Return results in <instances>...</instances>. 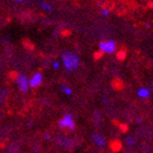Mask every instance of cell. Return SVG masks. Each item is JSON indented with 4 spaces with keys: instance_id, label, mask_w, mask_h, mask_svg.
Masks as SVG:
<instances>
[{
    "instance_id": "cell-1",
    "label": "cell",
    "mask_w": 153,
    "mask_h": 153,
    "mask_svg": "<svg viewBox=\"0 0 153 153\" xmlns=\"http://www.w3.org/2000/svg\"><path fill=\"white\" fill-rule=\"evenodd\" d=\"M61 61L64 65L65 69L67 71H74L80 67V58L79 56L70 51H65L61 54Z\"/></svg>"
},
{
    "instance_id": "cell-2",
    "label": "cell",
    "mask_w": 153,
    "mask_h": 153,
    "mask_svg": "<svg viewBox=\"0 0 153 153\" xmlns=\"http://www.w3.org/2000/svg\"><path fill=\"white\" fill-rule=\"evenodd\" d=\"M99 51L103 55H112L117 51V43L114 39H104L99 43Z\"/></svg>"
},
{
    "instance_id": "cell-3",
    "label": "cell",
    "mask_w": 153,
    "mask_h": 153,
    "mask_svg": "<svg viewBox=\"0 0 153 153\" xmlns=\"http://www.w3.org/2000/svg\"><path fill=\"white\" fill-rule=\"evenodd\" d=\"M16 85H18V89L21 91L22 93H27L30 89V84H29V78L25 76L24 74H20L16 76Z\"/></svg>"
},
{
    "instance_id": "cell-4",
    "label": "cell",
    "mask_w": 153,
    "mask_h": 153,
    "mask_svg": "<svg viewBox=\"0 0 153 153\" xmlns=\"http://www.w3.org/2000/svg\"><path fill=\"white\" fill-rule=\"evenodd\" d=\"M59 127L60 128H68L70 130H74L76 125H74V120L72 115L70 114H66L64 117L59 120Z\"/></svg>"
},
{
    "instance_id": "cell-5",
    "label": "cell",
    "mask_w": 153,
    "mask_h": 153,
    "mask_svg": "<svg viewBox=\"0 0 153 153\" xmlns=\"http://www.w3.org/2000/svg\"><path fill=\"white\" fill-rule=\"evenodd\" d=\"M43 74L41 72H35V74H33L32 76L29 79V84H30V88H37L39 86L43 83Z\"/></svg>"
},
{
    "instance_id": "cell-6",
    "label": "cell",
    "mask_w": 153,
    "mask_h": 153,
    "mask_svg": "<svg viewBox=\"0 0 153 153\" xmlns=\"http://www.w3.org/2000/svg\"><path fill=\"white\" fill-rule=\"evenodd\" d=\"M150 94L151 91L148 88H144V86H141L137 90V95L140 99H148V97H150Z\"/></svg>"
},
{
    "instance_id": "cell-7",
    "label": "cell",
    "mask_w": 153,
    "mask_h": 153,
    "mask_svg": "<svg viewBox=\"0 0 153 153\" xmlns=\"http://www.w3.org/2000/svg\"><path fill=\"white\" fill-rule=\"evenodd\" d=\"M92 140L94 141V143L97 146V147H104L105 146V139L101 136V134H92Z\"/></svg>"
},
{
    "instance_id": "cell-8",
    "label": "cell",
    "mask_w": 153,
    "mask_h": 153,
    "mask_svg": "<svg viewBox=\"0 0 153 153\" xmlns=\"http://www.w3.org/2000/svg\"><path fill=\"white\" fill-rule=\"evenodd\" d=\"M38 6H39V8H41L44 12L46 13H51L53 12V7H51V4L49 2H46V1H39L38 2Z\"/></svg>"
},
{
    "instance_id": "cell-9",
    "label": "cell",
    "mask_w": 153,
    "mask_h": 153,
    "mask_svg": "<svg viewBox=\"0 0 153 153\" xmlns=\"http://www.w3.org/2000/svg\"><path fill=\"white\" fill-rule=\"evenodd\" d=\"M61 91H62V93L64 94H66V95H71L72 94V89H71L70 86L68 85H61Z\"/></svg>"
},
{
    "instance_id": "cell-10",
    "label": "cell",
    "mask_w": 153,
    "mask_h": 153,
    "mask_svg": "<svg viewBox=\"0 0 153 153\" xmlns=\"http://www.w3.org/2000/svg\"><path fill=\"white\" fill-rule=\"evenodd\" d=\"M101 14H102V16H104V18H108V16H111V10H109L108 8H102Z\"/></svg>"
},
{
    "instance_id": "cell-11",
    "label": "cell",
    "mask_w": 153,
    "mask_h": 153,
    "mask_svg": "<svg viewBox=\"0 0 153 153\" xmlns=\"http://www.w3.org/2000/svg\"><path fill=\"white\" fill-rule=\"evenodd\" d=\"M126 143L132 147V146H136V144H137V142H136V140H134L131 137H128V138H126Z\"/></svg>"
},
{
    "instance_id": "cell-12",
    "label": "cell",
    "mask_w": 153,
    "mask_h": 153,
    "mask_svg": "<svg viewBox=\"0 0 153 153\" xmlns=\"http://www.w3.org/2000/svg\"><path fill=\"white\" fill-rule=\"evenodd\" d=\"M53 68L56 69V70H58V69L60 68V62H59V61H54V62H53Z\"/></svg>"
},
{
    "instance_id": "cell-13",
    "label": "cell",
    "mask_w": 153,
    "mask_h": 153,
    "mask_svg": "<svg viewBox=\"0 0 153 153\" xmlns=\"http://www.w3.org/2000/svg\"><path fill=\"white\" fill-rule=\"evenodd\" d=\"M12 1L16 3H23V2H25L26 0H12Z\"/></svg>"
},
{
    "instance_id": "cell-14",
    "label": "cell",
    "mask_w": 153,
    "mask_h": 153,
    "mask_svg": "<svg viewBox=\"0 0 153 153\" xmlns=\"http://www.w3.org/2000/svg\"><path fill=\"white\" fill-rule=\"evenodd\" d=\"M146 27L150 29V27H151V24H150V23H147V24H146Z\"/></svg>"
},
{
    "instance_id": "cell-15",
    "label": "cell",
    "mask_w": 153,
    "mask_h": 153,
    "mask_svg": "<svg viewBox=\"0 0 153 153\" xmlns=\"http://www.w3.org/2000/svg\"><path fill=\"white\" fill-rule=\"evenodd\" d=\"M102 102L106 103V102H107V99H106V97H103V99H102Z\"/></svg>"
},
{
    "instance_id": "cell-16",
    "label": "cell",
    "mask_w": 153,
    "mask_h": 153,
    "mask_svg": "<svg viewBox=\"0 0 153 153\" xmlns=\"http://www.w3.org/2000/svg\"><path fill=\"white\" fill-rule=\"evenodd\" d=\"M151 9L153 10V0H152V2H151Z\"/></svg>"
},
{
    "instance_id": "cell-17",
    "label": "cell",
    "mask_w": 153,
    "mask_h": 153,
    "mask_svg": "<svg viewBox=\"0 0 153 153\" xmlns=\"http://www.w3.org/2000/svg\"><path fill=\"white\" fill-rule=\"evenodd\" d=\"M0 67H1V60H0Z\"/></svg>"
}]
</instances>
